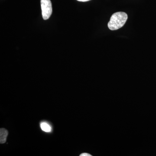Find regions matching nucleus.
I'll use <instances>...</instances> for the list:
<instances>
[{"mask_svg":"<svg viewBox=\"0 0 156 156\" xmlns=\"http://www.w3.org/2000/svg\"><path fill=\"white\" fill-rule=\"evenodd\" d=\"M128 19V15L124 12H118L112 15L108 23V27L112 30L122 28Z\"/></svg>","mask_w":156,"mask_h":156,"instance_id":"1","label":"nucleus"},{"mask_svg":"<svg viewBox=\"0 0 156 156\" xmlns=\"http://www.w3.org/2000/svg\"><path fill=\"white\" fill-rule=\"evenodd\" d=\"M42 17L44 20L50 18L52 14V5L50 0H41Z\"/></svg>","mask_w":156,"mask_h":156,"instance_id":"2","label":"nucleus"},{"mask_svg":"<svg viewBox=\"0 0 156 156\" xmlns=\"http://www.w3.org/2000/svg\"><path fill=\"white\" fill-rule=\"evenodd\" d=\"M8 131L5 128L0 129V142L1 144H4L6 142V139L8 136Z\"/></svg>","mask_w":156,"mask_h":156,"instance_id":"3","label":"nucleus"},{"mask_svg":"<svg viewBox=\"0 0 156 156\" xmlns=\"http://www.w3.org/2000/svg\"><path fill=\"white\" fill-rule=\"evenodd\" d=\"M41 128L43 131L46 132H50L51 131V126L46 122H43L41 124Z\"/></svg>","mask_w":156,"mask_h":156,"instance_id":"4","label":"nucleus"},{"mask_svg":"<svg viewBox=\"0 0 156 156\" xmlns=\"http://www.w3.org/2000/svg\"><path fill=\"white\" fill-rule=\"evenodd\" d=\"M80 156H92V155L88 153H83L80 155Z\"/></svg>","mask_w":156,"mask_h":156,"instance_id":"5","label":"nucleus"},{"mask_svg":"<svg viewBox=\"0 0 156 156\" xmlns=\"http://www.w3.org/2000/svg\"><path fill=\"white\" fill-rule=\"evenodd\" d=\"M77 1H79V2H86L90 1V0H77Z\"/></svg>","mask_w":156,"mask_h":156,"instance_id":"6","label":"nucleus"}]
</instances>
